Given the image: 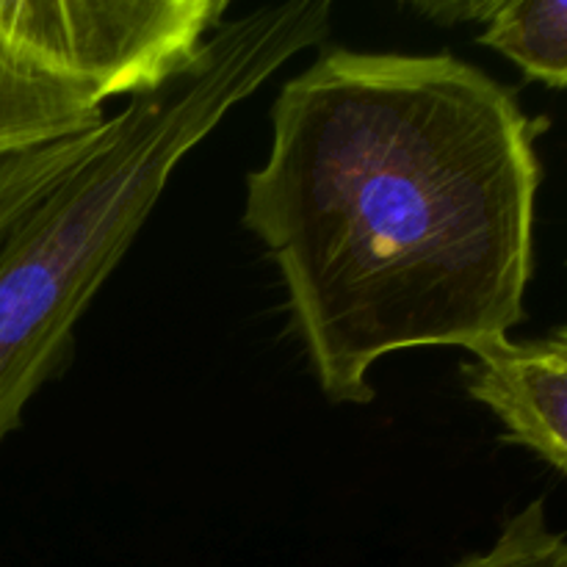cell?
<instances>
[{"label":"cell","instance_id":"1","mask_svg":"<svg viewBox=\"0 0 567 567\" xmlns=\"http://www.w3.org/2000/svg\"><path fill=\"white\" fill-rule=\"evenodd\" d=\"M540 181L537 122L452 53L330 48L282 83L241 221L332 404L374 402L388 354L509 341Z\"/></svg>","mask_w":567,"mask_h":567},{"label":"cell","instance_id":"2","mask_svg":"<svg viewBox=\"0 0 567 567\" xmlns=\"http://www.w3.org/2000/svg\"><path fill=\"white\" fill-rule=\"evenodd\" d=\"M327 0L255 6L208 39L197 64L109 116L94 153L0 244V443L64 369L94 302L177 166L271 75L327 39Z\"/></svg>","mask_w":567,"mask_h":567},{"label":"cell","instance_id":"3","mask_svg":"<svg viewBox=\"0 0 567 567\" xmlns=\"http://www.w3.org/2000/svg\"><path fill=\"white\" fill-rule=\"evenodd\" d=\"M227 0H0V155L86 136L186 75Z\"/></svg>","mask_w":567,"mask_h":567},{"label":"cell","instance_id":"4","mask_svg":"<svg viewBox=\"0 0 567 567\" xmlns=\"http://www.w3.org/2000/svg\"><path fill=\"white\" fill-rule=\"evenodd\" d=\"M465 391L504 437L567 476V347L554 336L513 341L463 365Z\"/></svg>","mask_w":567,"mask_h":567},{"label":"cell","instance_id":"5","mask_svg":"<svg viewBox=\"0 0 567 567\" xmlns=\"http://www.w3.org/2000/svg\"><path fill=\"white\" fill-rule=\"evenodd\" d=\"M480 42L526 78L567 89V0H493Z\"/></svg>","mask_w":567,"mask_h":567},{"label":"cell","instance_id":"6","mask_svg":"<svg viewBox=\"0 0 567 567\" xmlns=\"http://www.w3.org/2000/svg\"><path fill=\"white\" fill-rule=\"evenodd\" d=\"M105 125L86 136L66 138L48 147L0 155V236L14 230L94 153Z\"/></svg>","mask_w":567,"mask_h":567},{"label":"cell","instance_id":"7","mask_svg":"<svg viewBox=\"0 0 567 567\" xmlns=\"http://www.w3.org/2000/svg\"><path fill=\"white\" fill-rule=\"evenodd\" d=\"M454 567H567V535L548 520L546 498H535L504 524L487 551Z\"/></svg>","mask_w":567,"mask_h":567},{"label":"cell","instance_id":"8","mask_svg":"<svg viewBox=\"0 0 567 567\" xmlns=\"http://www.w3.org/2000/svg\"><path fill=\"white\" fill-rule=\"evenodd\" d=\"M487 6L491 3H419L413 9H419L421 14L441 22V25H452V22H482L487 14Z\"/></svg>","mask_w":567,"mask_h":567},{"label":"cell","instance_id":"9","mask_svg":"<svg viewBox=\"0 0 567 567\" xmlns=\"http://www.w3.org/2000/svg\"><path fill=\"white\" fill-rule=\"evenodd\" d=\"M551 336L557 338V341H563L565 347H567V324H563V327H557V330H551Z\"/></svg>","mask_w":567,"mask_h":567},{"label":"cell","instance_id":"10","mask_svg":"<svg viewBox=\"0 0 567 567\" xmlns=\"http://www.w3.org/2000/svg\"><path fill=\"white\" fill-rule=\"evenodd\" d=\"M11 233H14V230H11ZM11 233H6V236H0V244H3V241H6V238H9V236H11Z\"/></svg>","mask_w":567,"mask_h":567}]
</instances>
